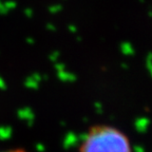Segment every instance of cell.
<instances>
[{
  "instance_id": "7a4b0ae2",
  "label": "cell",
  "mask_w": 152,
  "mask_h": 152,
  "mask_svg": "<svg viewBox=\"0 0 152 152\" xmlns=\"http://www.w3.org/2000/svg\"><path fill=\"white\" fill-rule=\"evenodd\" d=\"M0 152H26V151L23 149H21V148H13V149L3 150V151H0Z\"/></svg>"
},
{
  "instance_id": "6da1fadb",
  "label": "cell",
  "mask_w": 152,
  "mask_h": 152,
  "mask_svg": "<svg viewBox=\"0 0 152 152\" xmlns=\"http://www.w3.org/2000/svg\"><path fill=\"white\" fill-rule=\"evenodd\" d=\"M79 152H133L128 135L111 125L92 126L86 133Z\"/></svg>"
}]
</instances>
